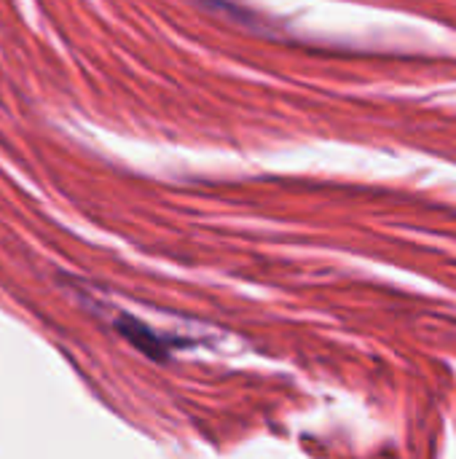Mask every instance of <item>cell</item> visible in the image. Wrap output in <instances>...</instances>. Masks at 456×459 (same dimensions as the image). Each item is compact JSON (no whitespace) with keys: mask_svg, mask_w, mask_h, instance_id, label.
<instances>
[{"mask_svg":"<svg viewBox=\"0 0 456 459\" xmlns=\"http://www.w3.org/2000/svg\"><path fill=\"white\" fill-rule=\"evenodd\" d=\"M199 3H204V5H210V8H218V11H231V13H237V8H234L231 0H199Z\"/></svg>","mask_w":456,"mask_h":459,"instance_id":"2","label":"cell"},{"mask_svg":"<svg viewBox=\"0 0 456 459\" xmlns=\"http://www.w3.org/2000/svg\"><path fill=\"white\" fill-rule=\"evenodd\" d=\"M116 331L132 342L140 352H145L148 358H156V360H167V352H169V344L161 342L148 325H142L140 320L134 317H116Z\"/></svg>","mask_w":456,"mask_h":459,"instance_id":"1","label":"cell"}]
</instances>
